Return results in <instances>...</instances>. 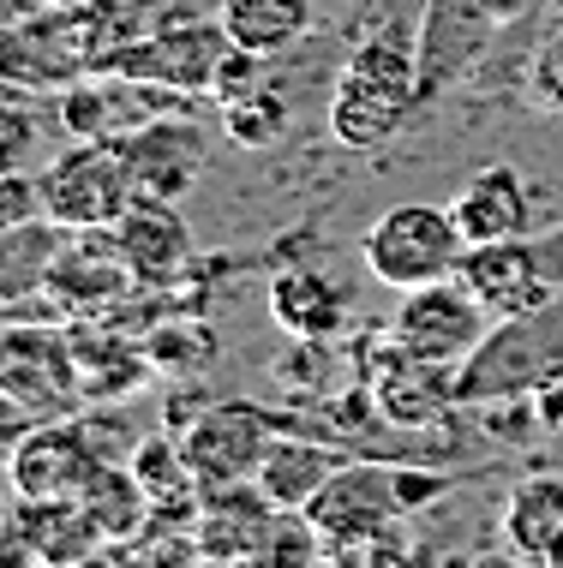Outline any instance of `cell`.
<instances>
[{"label":"cell","mask_w":563,"mask_h":568,"mask_svg":"<svg viewBox=\"0 0 563 568\" xmlns=\"http://www.w3.org/2000/svg\"><path fill=\"white\" fill-rule=\"evenodd\" d=\"M450 485H455V473H438V467H395V460L348 455L300 515L312 520L324 562H366L372 545H390L395 527L408 515L432 509Z\"/></svg>","instance_id":"1"},{"label":"cell","mask_w":563,"mask_h":568,"mask_svg":"<svg viewBox=\"0 0 563 568\" xmlns=\"http://www.w3.org/2000/svg\"><path fill=\"white\" fill-rule=\"evenodd\" d=\"M420 102L414 37H390V30L354 37L336 72V97H330V138L342 150H384L420 114Z\"/></svg>","instance_id":"2"},{"label":"cell","mask_w":563,"mask_h":568,"mask_svg":"<svg viewBox=\"0 0 563 568\" xmlns=\"http://www.w3.org/2000/svg\"><path fill=\"white\" fill-rule=\"evenodd\" d=\"M552 377H563V294L545 300L540 312L497 317L485 342L455 365V402H515V395H540Z\"/></svg>","instance_id":"3"},{"label":"cell","mask_w":563,"mask_h":568,"mask_svg":"<svg viewBox=\"0 0 563 568\" xmlns=\"http://www.w3.org/2000/svg\"><path fill=\"white\" fill-rule=\"evenodd\" d=\"M462 252H468V234L450 204H395L360 240V264L390 294H408V287H425V282H450L462 270Z\"/></svg>","instance_id":"4"},{"label":"cell","mask_w":563,"mask_h":568,"mask_svg":"<svg viewBox=\"0 0 563 568\" xmlns=\"http://www.w3.org/2000/svg\"><path fill=\"white\" fill-rule=\"evenodd\" d=\"M132 168L109 138H79L42 168V216L60 222L67 234H97L114 227L132 210Z\"/></svg>","instance_id":"5"},{"label":"cell","mask_w":563,"mask_h":568,"mask_svg":"<svg viewBox=\"0 0 563 568\" xmlns=\"http://www.w3.org/2000/svg\"><path fill=\"white\" fill-rule=\"evenodd\" d=\"M534 0H432L420 19L414 54H420V97L438 102L444 90H455L468 72L485 60L504 30L527 19Z\"/></svg>","instance_id":"6"},{"label":"cell","mask_w":563,"mask_h":568,"mask_svg":"<svg viewBox=\"0 0 563 568\" xmlns=\"http://www.w3.org/2000/svg\"><path fill=\"white\" fill-rule=\"evenodd\" d=\"M234 49L228 42L222 19H157L150 30H139L132 42H120L114 54H102L97 72H120V79H144L162 90H180V97H210L217 84L222 54Z\"/></svg>","instance_id":"7"},{"label":"cell","mask_w":563,"mask_h":568,"mask_svg":"<svg viewBox=\"0 0 563 568\" xmlns=\"http://www.w3.org/2000/svg\"><path fill=\"white\" fill-rule=\"evenodd\" d=\"M277 432H294V419H282V413L258 402H210L198 419L180 425V449H187V467L198 473V485H240L258 473Z\"/></svg>","instance_id":"8"},{"label":"cell","mask_w":563,"mask_h":568,"mask_svg":"<svg viewBox=\"0 0 563 568\" xmlns=\"http://www.w3.org/2000/svg\"><path fill=\"white\" fill-rule=\"evenodd\" d=\"M497 317L468 294L462 282H425V287H408L402 305L390 317V342L414 359H432V365H462L468 353L485 342Z\"/></svg>","instance_id":"9"},{"label":"cell","mask_w":563,"mask_h":568,"mask_svg":"<svg viewBox=\"0 0 563 568\" xmlns=\"http://www.w3.org/2000/svg\"><path fill=\"white\" fill-rule=\"evenodd\" d=\"M109 144L127 156L139 197H162V204H180V197L198 186L204 162H210V132L198 126L187 109L150 114V120H139L132 132L109 138Z\"/></svg>","instance_id":"10"},{"label":"cell","mask_w":563,"mask_h":568,"mask_svg":"<svg viewBox=\"0 0 563 568\" xmlns=\"http://www.w3.org/2000/svg\"><path fill=\"white\" fill-rule=\"evenodd\" d=\"M0 389L19 407H30L37 419L72 413L79 402V359H72V335L54 324H24V329H0Z\"/></svg>","instance_id":"11"},{"label":"cell","mask_w":563,"mask_h":568,"mask_svg":"<svg viewBox=\"0 0 563 568\" xmlns=\"http://www.w3.org/2000/svg\"><path fill=\"white\" fill-rule=\"evenodd\" d=\"M102 455L90 425H79L72 413H54V419H37L19 437V449L7 460V479L19 497H84L90 479L102 473Z\"/></svg>","instance_id":"12"},{"label":"cell","mask_w":563,"mask_h":568,"mask_svg":"<svg viewBox=\"0 0 563 568\" xmlns=\"http://www.w3.org/2000/svg\"><path fill=\"white\" fill-rule=\"evenodd\" d=\"M132 287H139V275L127 270V257L114 252V240L97 227V234H67V245H60V257L49 270V282H42V300L54 305V317L79 324V317L114 312Z\"/></svg>","instance_id":"13"},{"label":"cell","mask_w":563,"mask_h":568,"mask_svg":"<svg viewBox=\"0 0 563 568\" xmlns=\"http://www.w3.org/2000/svg\"><path fill=\"white\" fill-rule=\"evenodd\" d=\"M455 282H462L492 317H522V312H540L545 300H557V287L545 282V270H540L534 234L468 245Z\"/></svg>","instance_id":"14"},{"label":"cell","mask_w":563,"mask_h":568,"mask_svg":"<svg viewBox=\"0 0 563 568\" xmlns=\"http://www.w3.org/2000/svg\"><path fill=\"white\" fill-rule=\"evenodd\" d=\"M277 503L252 479L240 485H204V509H198V557L204 562H264L270 527H277Z\"/></svg>","instance_id":"15"},{"label":"cell","mask_w":563,"mask_h":568,"mask_svg":"<svg viewBox=\"0 0 563 568\" xmlns=\"http://www.w3.org/2000/svg\"><path fill=\"white\" fill-rule=\"evenodd\" d=\"M102 234L114 240V252L127 257L139 287H169L192 264V234L180 222V210L162 204V197H132V210L114 227H102Z\"/></svg>","instance_id":"16"},{"label":"cell","mask_w":563,"mask_h":568,"mask_svg":"<svg viewBox=\"0 0 563 568\" xmlns=\"http://www.w3.org/2000/svg\"><path fill=\"white\" fill-rule=\"evenodd\" d=\"M0 520H7V527L30 545V557H37V562L109 557V539H102V527L90 520V509L79 497H19V490H12V509Z\"/></svg>","instance_id":"17"},{"label":"cell","mask_w":563,"mask_h":568,"mask_svg":"<svg viewBox=\"0 0 563 568\" xmlns=\"http://www.w3.org/2000/svg\"><path fill=\"white\" fill-rule=\"evenodd\" d=\"M455 222H462L468 245H485V240H522L534 234V186H527L522 168L497 162V168H480L455 186Z\"/></svg>","instance_id":"18"},{"label":"cell","mask_w":563,"mask_h":568,"mask_svg":"<svg viewBox=\"0 0 563 568\" xmlns=\"http://www.w3.org/2000/svg\"><path fill=\"white\" fill-rule=\"evenodd\" d=\"M504 545L515 562L563 568V473H527L504 497Z\"/></svg>","instance_id":"19"},{"label":"cell","mask_w":563,"mask_h":568,"mask_svg":"<svg viewBox=\"0 0 563 568\" xmlns=\"http://www.w3.org/2000/svg\"><path fill=\"white\" fill-rule=\"evenodd\" d=\"M270 317L288 342L324 347L348 329V287L324 270H282L270 282Z\"/></svg>","instance_id":"20"},{"label":"cell","mask_w":563,"mask_h":568,"mask_svg":"<svg viewBox=\"0 0 563 568\" xmlns=\"http://www.w3.org/2000/svg\"><path fill=\"white\" fill-rule=\"evenodd\" d=\"M348 460L342 443L330 437H312V432H277V443L264 449V460H258L252 485L264 490L277 509H306V503L318 497V490L330 485V473H336Z\"/></svg>","instance_id":"21"},{"label":"cell","mask_w":563,"mask_h":568,"mask_svg":"<svg viewBox=\"0 0 563 568\" xmlns=\"http://www.w3.org/2000/svg\"><path fill=\"white\" fill-rule=\"evenodd\" d=\"M217 19L228 30V42L277 60V54L294 49V42L312 37L318 7L312 0H217Z\"/></svg>","instance_id":"22"},{"label":"cell","mask_w":563,"mask_h":568,"mask_svg":"<svg viewBox=\"0 0 563 568\" xmlns=\"http://www.w3.org/2000/svg\"><path fill=\"white\" fill-rule=\"evenodd\" d=\"M60 245H67V227L49 216H37L24 227H0V312H12V305L42 294Z\"/></svg>","instance_id":"23"},{"label":"cell","mask_w":563,"mask_h":568,"mask_svg":"<svg viewBox=\"0 0 563 568\" xmlns=\"http://www.w3.org/2000/svg\"><path fill=\"white\" fill-rule=\"evenodd\" d=\"M79 503L90 509V520L102 527L109 550L139 545L144 532H150V490L139 485V473H132V467H114V460H102V473L90 479V490H84Z\"/></svg>","instance_id":"24"},{"label":"cell","mask_w":563,"mask_h":568,"mask_svg":"<svg viewBox=\"0 0 563 568\" xmlns=\"http://www.w3.org/2000/svg\"><path fill=\"white\" fill-rule=\"evenodd\" d=\"M222 132H228V144H240V150H270L277 144V138L288 132V102L277 97V84H258L252 97L222 102Z\"/></svg>","instance_id":"25"},{"label":"cell","mask_w":563,"mask_h":568,"mask_svg":"<svg viewBox=\"0 0 563 568\" xmlns=\"http://www.w3.org/2000/svg\"><path fill=\"white\" fill-rule=\"evenodd\" d=\"M144 353L157 372L198 377L217 359V335H210V324H157V329H144Z\"/></svg>","instance_id":"26"},{"label":"cell","mask_w":563,"mask_h":568,"mask_svg":"<svg viewBox=\"0 0 563 568\" xmlns=\"http://www.w3.org/2000/svg\"><path fill=\"white\" fill-rule=\"evenodd\" d=\"M37 156H42V114L30 102L0 97V174L37 168Z\"/></svg>","instance_id":"27"},{"label":"cell","mask_w":563,"mask_h":568,"mask_svg":"<svg viewBox=\"0 0 563 568\" xmlns=\"http://www.w3.org/2000/svg\"><path fill=\"white\" fill-rule=\"evenodd\" d=\"M522 97L534 102L540 114L563 120V30H545L540 49L527 54V72H522Z\"/></svg>","instance_id":"28"},{"label":"cell","mask_w":563,"mask_h":568,"mask_svg":"<svg viewBox=\"0 0 563 568\" xmlns=\"http://www.w3.org/2000/svg\"><path fill=\"white\" fill-rule=\"evenodd\" d=\"M432 0H360L348 37H372V30H390V37H420V19Z\"/></svg>","instance_id":"29"},{"label":"cell","mask_w":563,"mask_h":568,"mask_svg":"<svg viewBox=\"0 0 563 568\" xmlns=\"http://www.w3.org/2000/svg\"><path fill=\"white\" fill-rule=\"evenodd\" d=\"M258 84H270L264 79V54H252V49H228L222 54V67H217V84H210V97L217 102H240V97H252Z\"/></svg>","instance_id":"30"},{"label":"cell","mask_w":563,"mask_h":568,"mask_svg":"<svg viewBox=\"0 0 563 568\" xmlns=\"http://www.w3.org/2000/svg\"><path fill=\"white\" fill-rule=\"evenodd\" d=\"M37 216H42V174H30V168L0 174V227H24Z\"/></svg>","instance_id":"31"},{"label":"cell","mask_w":563,"mask_h":568,"mask_svg":"<svg viewBox=\"0 0 563 568\" xmlns=\"http://www.w3.org/2000/svg\"><path fill=\"white\" fill-rule=\"evenodd\" d=\"M30 425H37V413L19 407L7 389H0V473H7V460H12V449H19V437L30 432Z\"/></svg>","instance_id":"32"},{"label":"cell","mask_w":563,"mask_h":568,"mask_svg":"<svg viewBox=\"0 0 563 568\" xmlns=\"http://www.w3.org/2000/svg\"><path fill=\"white\" fill-rule=\"evenodd\" d=\"M534 252H540V270H545V282L563 294V222L557 227H545V234H534Z\"/></svg>","instance_id":"33"},{"label":"cell","mask_w":563,"mask_h":568,"mask_svg":"<svg viewBox=\"0 0 563 568\" xmlns=\"http://www.w3.org/2000/svg\"><path fill=\"white\" fill-rule=\"evenodd\" d=\"M534 413H540L545 432H563V377H552V383L534 395Z\"/></svg>","instance_id":"34"},{"label":"cell","mask_w":563,"mask_h":568,"mask_svg":"<svg viewBox=\"0 0 563 568\" xmlns=\"http://www.w3.org/2000/svg\"><path fill=\"white\" fill-rule=\"evenodd\" d=\"M30 7H37V0H0V24L19 19V12H30Z\"/></svg>","instance_id":"35"},{"label":"cell","mask_w":563,"mask_h":568,"mask_svg":"<svg viewBox=\"0 0 563 568\" xmlns=\"http://www.w3.org/2000/svg\"><path fill=\"white\" fill-rule=\"evenodd\" d=\"M37 7H84V0H37Z\"/></svg>","instance_id":"36"}]
</instances>
